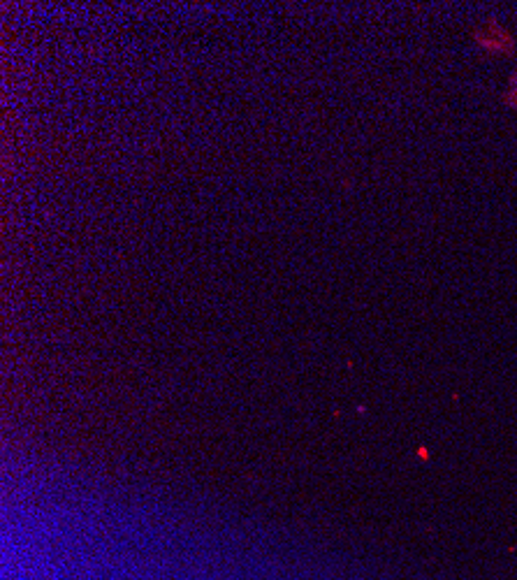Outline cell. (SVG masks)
Returning <instances> with one entry per match:
<instances>
[{
    "instance_id": "1",
    "label": "cell",
    "mask_w": 517,
    "mask_h": 580,
    "mask_svg": "<svg viewBox=\"0 0 517 580\" xmlns=\"http://www.w3.org/2000/svg\"><path fill=\"white\" fill-rule=\"evenodd\" d=\"M502 37L503 40H511V35L499 24H487L482 31L481 28L476 31V40L482 49H490V52H511L512 45L502 42Z\"/></svg>"
},
{
    "instance_id": "2",
    "label": "cell",
    "mask_w": 517,
    "mask_h": 580,
    "mask_svg": "<svg viewBox=\"0 0 517 580\" xmlns=\"http://www.w3.org/2000/svg\"><path fill=\"white\" fill-rule=\"evenodd\" d=\"M511 84H512V86H517V75H512ZM506 100H508V105H515V107H517V95H511V98H506Z\"/></svg>"
}]
</instances>
